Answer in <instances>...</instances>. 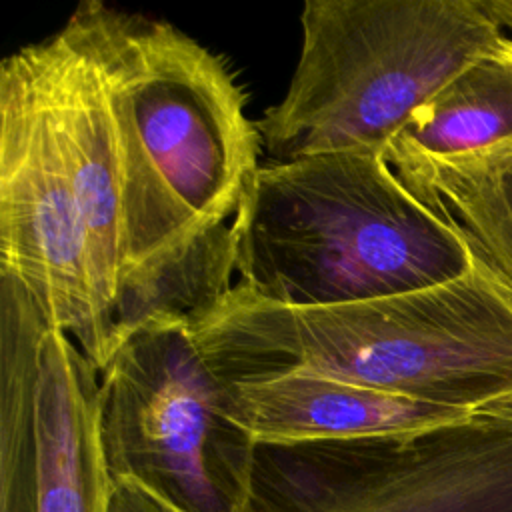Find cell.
Wrapping results in <instances>:
<instances>
[{"mask_svg":"<svg viewBox=\"0 0 512 512\" xmlns=\"http://www.w3.org/2000/svg\"><path fill=\"white\" fill-rule=\"evenodd\" d=\"M0 274L16 278L98 370L106 366L112 344L38 42L0 66Z\"/></svg>","mask_w":512,"mask_h":512,"instance_id":"cell-8","label":"cell"},{"mask_svg":"<svg viewBox=\"0 0 512 512\" xmlns=\"http://www.w3.org/2000/svg\"><path fill=\"white\" fill-rule=\"evenodd\" d=\"M484 10L504 30L512 32V0H482Z\"/></svg>","mask_w":512,"mask_h":512,"instance_id":"cell-14","label":"cell"},{"mask_svg":"<svg viewBox=\"0 0 512 512\" xmlns=\"http://www.w3.org/2000/svg\"><path fill=\"white\" fill-rule=\"evenodd\" d=\"M74 12L102 60L124 160L130 266L112 330L188 320L234 286V224L262 166L256 120L226 60L174 24L100 0Z\"/></svg>","mask_w":512,"mask_h":512,"instance_id":"cell-1","label":"cell"},{"mask_svg":"<svg viewBox=\"0 0 512 512\" xmlns=\"http://www.w3.org/2000/svg\"><path fill=\"white\" fill-rule=\"evenodd\" d=\"M236 274L286 306H334L468 274L464 242L396 176L384 152L262 162L236 218Z\"/></svg>","mask_w":512,"mask_h":512,"instance_id":"cell-3","label":"cell"},{"mask_svg":"<svg viewBox=\"0 0 512 512\" xmlns=\"http://www.w3.org/2000/svg\"><path fill=\"white\" fill-rule=\"evenodd\" d=\"M388 164L464 242L474 268L512 300V158Z\"/></svg>","mask_w":512,"mask_h":512,"instance_id":"cell-12","label":"cell"},{"mask_svg":"<svg viewBox=\"0 0 512 512\" xmlns=\"http://www.w3.org/2000/svg\"><path fill=\"white\" fill-rule=\"evenodd\" d=\"M244 512H512V420L342 442L258 444Z\"/></svg>","mask_w":512,"mask_h":512,"instance_id":"cell-6","label":"cell"},{"mask_svg":"<svg viewBox=\"0 0 512 512\" xmlns=\"http://www.w3.org/2000/svg\"><path fill=\"white\" fill-rule=\"evenodd\" d=\"M100 430L114 482L172 512H244L258 442L188 320H150L116 346L100 370Z\"/></svg>","mask_w":512,"mask_h":512,"instance_id":"cell-5","label":"cell"},{"mask_svg":"<svg viewBox=\"0 0 512 512\" xmlns=\"http://www.w3.org/2000/svg\"><path fill=\"white\" fill-rule=\"evenodd\" d=\"M386 160L512 158V36L436 92L384 152Z\"/></svg>","mask_w":512,"mask_h":512,"instance_id":"cell-11","label":"cell"},{"mask_svg":"<svg viewBox=\"0 0 512 512\" xmlns=\"http://www.w3.org/2000/svg\"><path fill=\"white\" fill-rule=\"evenodd\" d=\"M112 512H172L132 482H114Z\"/></svg>","mask_w":512,"mask_h":512,"instance_id":"cell-13","label":"cell"},{"mask_svg":"<svg viewBox=\"0 0 512 512\" xmlns=\"http://www.w3.org/2000/svg\"><path fill=\"white\" fill-rule=\"evenodd\" d=\"M228 394L236 420L254 440L276 446L410 434L474 414L308 374L228 384Z\"/></svg>","mask_w":512,"mask_h":512,"instance_id":"cell-10","label":"cell"},{"mask_svg":"<svg viewBox=\"0 0 512 512\" xmlns=\"http://www.w3.org/2000/svg\"><path fill=\"white\" fill-rule=\"evenodd\" d=\"M46 94L82 214L94 292L112 354V318L128 274L124 160L110 84L76 12L38 42Z\"/></svg>","mask_w":512,"mask_h":512,"instance_id":"cell-9","label":"cell"},{"mask_svg":"<svg viewBox=\"0 0 512 512\" xmlns=\"http://www.w3.org/2000/svg\"><path fill=\"white\" fill-rule=\"evenodd\" d=\"M476 412L512 420V394H510V396H504V398H498V400H494V402H488V404H484L482 408H478Z\"/></svg>","mask_w":512,"mask_h":512,"instance_id":"cell-15","label":"cell"},{"mask_svg":"<svg viewBox=\"0 0 512 512\" xmlns=\"http://www.w3.org/2000/svg\"><path fill=\"white\" fill-rule=\"evenodd\" d=\"M188 326L226 384L308 374L468 412L512 394V300L476 268L334 306L276 304L234 284Z\"/></svg>","mask_w":512,"mask_h":512,"instance_id":"cell-2","label":"cell"},{"mask_svg":"<svg viewBox=\"0 0 512 512\" xmlns=\"http://www.w3.org/2000/svg\"><path fill=\"white\" fill-rule=\"evenodd\" d=\"M290 84L256 120L270 162L386 152L418 108L492 48L482 0H308Z\"/></svg>","mask_w":512,"mask_h":512,"instance_id":"cell-4","label":"cell"},{"mask_svg":"<svg viewBox=\"0 0 512 512\" xmlns=\"http://www.w3.org/2000/svg\"><path fill=\"white\" fill-rule=\"evenodd\" d=\"M100 370L0 274V512H112Z\"/></svg>","mask_w":512,"mask_h":512,"instance_id":"cell-7","label":"cell"}]
</instances>
